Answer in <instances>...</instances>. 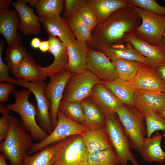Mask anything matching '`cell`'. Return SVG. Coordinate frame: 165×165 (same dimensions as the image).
Returning <instances> with one entry per match:
<instances>
[{"mask_svg":"<svg viewBox=\"0 0 165 165\" xmlns=\"http://www.w3.org/2000/svg\"><path fill=\"white\" fill-rule=\"evenodd\" d=\"M39 20L47 35L58 37L67 46L76 41L67 20L60 15L47 18L39 17Z\"/></svg>","mask_w":165,"mask_h":165,"instance_id":"e0dca14e","label":"cell"},{"mask_svg":"<svg viewBox=\"0 0 165 165\" xmlns=\"http://www.w3.org/2000/svg\"><path fill=\"white\" fill-rule=\"evenodd\" d=\"M125 41L131 44L139 53L148 59L152 66L155 68L165 59V43L152 45L132 33L126 35Z\"/></svg>","mask_w":165,"mask_h":165,"instance_id":"9a60e30c","label":"cell"},{"mask_svg":"<svg viewBox=\"0 0 165 165\" xmlns=\"http://www.w3.org/2000/svg\"><path fill=\"white\" fill-rule=\"evenodd\" d=\"M155 69L160 79L165 83V59Z\"/></svg>","mask_w":165,"mask_h":165,"instance_id":"7bdbcfd3","label":"cell"},{"mask_svg":"<svg viewBox=\"0 0 165 165\" xmlns=\"http://www.w3.org/2000/svg\"><path fill=\"white\" fill-rule=\"evenodd\" d=\"M58 110L73 121L84 124L85 119L81 102H68L61 100Z\"/></svg>","mask_w":165,"mask_h":165,"instance_id":"836d02e7","label":"cell"},{"mask_svg":"<svg viewBox=\"0 0 165 165\" xmlns=\"http://www.w3.org/2000/svg\"><path fill=\"white\" fill-rule=\"evenodd\" d=\"M31 93L27 89L20 91L14 90L12 93L15 101L13 103L7 105L6 107L20 115L22 125L29 133L32 140L39 142L44 139L49 134L40 127L37 122L36 108L28 100Z\"/></svg>","mask_w":165,"mask_h":165,"instance_id":"277c9868","label":"cell"},{"mask_svg":"<svg viewBox=\"0 0 165 165\" xmlns=\"http://www.w3.org/2000/svg\"><path fill=\"white\" fill-rule=\"evenodd\" d=\"M50 48V45L48 40L41 41L39 47V50L42 52L48 51Z\"/></svg>","mask_w":165,"mask_h":165,"instance_id":"ee69618b","label":"cell"},{"mask_svg":"<svg viewBox=\"0 0 165 165\" xmlns=\"http://www.w3.org/2000/svg\"><path fill=\"white\" fill-rule=\"evenodd\" d=\"M12 4L17 12L20 18L18 29L25 35H38L41 31L39 17L34 13L33 9L20 0Z\"/></svg>","mask_w":165,"mask_h":165,"instance_id":"d6986e66","label":"cell"},{"mask_svg":"<svg viewBox=\"0 0 165 165\" xmlns=\"http://www.w3.org/2000/svg\"><path fill=\"white\" fill-rule=\"evenodd\" d=\"M131 7L138 15L141 23L135 35L140 39L153 45L165 43L163 34L165 16L136 7Z\"/></svg>","mask_w":165,"mask_h":165,"instance_id":"52a82bcc","label":"cell"},{"mask_svg":"<svg viewBox=\"0 0 165 165\" xmlns=\"http://www.w3.org/2000/svg\"><path fill=\"white\" fill-rule=\"evenodd\" d=\"M85 121L84 125L90 130L106 129V120L102 110L88 97L81 101Z\"/></svg>","mask_w":165,"mask_h":165,"instance_id":"cb8c5ba5","label":"cell"},{"mask_svg":"<svg viewBox=\"0 0 165 165\" xmlns=\"http://www.w3.org/2000/svg\"><path fill=\"white\" fill-rule=\"evenodd\" d=\"M89 129L85 125L71 119L58 110L57 122L55 129L43 140L33 144L27 154L31 155L42 150L51 144L71 136L82 135Z\"/></svg>","mask_w":165,"mask_h":165,"instance_id":"ba28073f","label":"cell"},{"mask_svg":"<svg viewBox=\"0 0 165 165\" xmlns=\"http://www.w3.org/2000/svg\"><path fill=\"white\" fill-rule=\"evenodd\" d=\"M125 81L136 89L165 93V83L158 75L156 69L145 64L140 67L134 78Z\"/></svg>","mask_w":165,"mask_h":165,"instance_id":"5bb4252c","label":"cell"},{"mask_svg":"<svg viewBox=\"0 0 165 165\" xmlns=\"http://www.w3.org/2000/svg\"><path fill=\"white\" fill-rule=\"evenodd\" d=\"M89 48L86 58L88 70L102 81L112 80L117 78L113 62L101 51L89 46Z\"/></svg>","mask_w":165,"mask_h":165,"instance_id":"4fadbf2b","label":"cell"},{"mask_svg":"<svg viewBox=\"0 0 165 165\" xmlns=\"http://www.w3.org/2000/svg\"><path fill=\"white\" fill-rule=\"evenodd\" d=\"M22 38L17 33L13 42L8 45L6 51L7 65L11 70L17 67L28 53L23 45Z\"/></svg>","mask_w":165,"mask_h":165,"instance_id":"f1b7e54d","label":"cell"},{"mask_svg":"<svg viewBox=\"0 0 165 165\" xmlns=\"http://www.w3.org/2000/svg\"><path fill=\"white\" fill-rule=\"evenodd\" d=\"M67 48L68 70L73 74H80L88 70L86 58L89 48L87 43L76 39Z\"/></svg>","mask_w":165,"mask_h":165,"instance_id":"ffe728a7","label":"cell"},{"mask_svg":"<svg viewBox=\"0 0 165 165\" xmlns=\"http://www.w3.org/2000/svg\"><path fill=\"white\" fill-rule=\"evenodd\" d=\"M73 74L69 70L50 79L44 88L45 96L50 102V114L53 130L57 122V113L66 84Z\"/></svg>","mask_w":165,"mask_h":165,"instance_id":"8fae6325","label":"cell"},{"mask_svg":"<svg viewBox=\"0 0 165 165\" xmlns=\"http://www.w3.org/2000/svg\"><path fill=\"white\" fill-rule=\"evenodd\" d=\"M85 0H65L64 15L67 18L70 14L78 10L80 6L86 2Z\"/></svg>","mask_w":165,"mask_h":165,"instance_id":"60d3db41","label":"cell"},{"mask_svg":"<svg viewBox=\"0 0 165 165\" xmlns=\"http://www.w3.org/2000/svg\"><path fill=\"white\" fill-rule=\"evenodd\" d=\"M82 135L84 145L88 153L105 150L112 147L106 129H89Z\"/></svg>","mask_w":165,"mask_h":165,"instance_id":"603a6c76","label":"cell"},{"mask_svg":"<svg viewBox=\"0 0 165 165\" xmlns=\"http://www.w3.org/2000/svg\"><path fill=\"white\" fill-rule=\"evenodd\" d=\"M0 112L3 114L0 119V141H1L6 139L8 134L9 126L10 110L0 104Z\"/></svg>","mask_w":165,"mask_h":165,"instance_id":"ab89813d","label":"cell"},{"mask_svg":"<svg viewBox=\"0 0 165 165\" xmlns=\"http://www.w3.org/2000/svg\"><path fill=\"white\" fill-rule=\"evenodd\" d=\"M141 23L138 14L131 7L121 8L113 13L91 31L90 47L97 50L112 45L126 42L129 33H134Z\"/></svg>","mask_w":165,"mask_h":165,"instance_id":"6da1fadb","label":"cell"},{"mask_svg":"<svg viewBox=\"0 0 165 165\" xmlns=\"http://www.w3.org/2000/svg\"><path fill=\"white\" fill-rule=\"evenodd\" d=\"M0 165H12L11 164H8L6 162L5 158L2 153L0 155Z\"/></svg>","mask_w":165,"mask_h":165,"instance_id":"c3c4849f","label":"cell"},{"mask_svg":"<svg viewBox=\"0 0 165 165\" xmlns=\"http://www.w3.org/2000/svg\"><path fill=\"white\" fill-rule=\"evenodd\" d=\"M50 48L48 52L54 56L53 62L49 66H39L41 72L50 79L68 70V56L67 46L57 37L47 35Z\"/></svg>","mask_w":165,"mask_h":165,"instance_id":"7c38bea8","label":"cell"},{"mask_svg":"<svg viewBox=\"0 0 165 165\" xmlns=\"http://www.w3.org/2000/svg\"><path fill=\"white\" fill-rule=\"evenodd\" d=\"M4 43V41H2L0 43V81L19 86L17 80L11 77L9 75V72L10 69L3 61L2 54Z\"/></svg>","mask_w":165,"mask_h":165,"instance_id":"f35d334b","label":"cell"},{"mask_svg":"<svg viewBox=\"0 0 165 165\" xmlns=\"http://www.w3.org/2000/svg\"><path fill=\"white\" fill-rule=\"evenodd\" d=\"M156 113L159 115L165 120V106Z\"/></svg>","mask_w":165,"mask_h":165,"instance_id":"7dc6e473","label":"cell"},{"mask_svg":"<svg viewBox=\"0 0 165 165\" xmlns=\"http://www.w3.org/2000/svg\"><path fill=\"white\" fill-rule=\"evenodd\" d=\"M101 81L88 70L80 74H73L66 84L62 100L81 102L88 97L94 86Z\"/></svg>","mask_w":165,"mask_h":165,"instance_id":"9c48e42d","label":"cell"},{"mask_svg":"<svg viewBox=\"0 0 165 165\" xmlns=\"http://www.w3.org/2000/svg\"><path fill=\"white\" fill-rule=\"evenodd\" d=\"M20 21L19 15L16 9H0V32L8 45L16 38Z\"/></svg>","mask_w":165,"mask_h":165,"instance_id":"d4e9b609","label":"cell"},{"mask_svg":"<svg viewBox=\"0 0 165 165\" xmlns=\"http://www.w3.org/2000/svg\"><path fill=\"white\" fill-rule=\"evenodd\" d=\"M39 66L28 53L17 67L11 71L13 75L17 79H24L33 82H44L46 77L40 72Z\"/></svg>","mask_w":165,"mask_h":165,"instance_id":"484cf974","label":"cell"},{"mask_svg":"<svg viewBox=\"0 0 165 165\" xmlns=\"http://www.w3.org/2000/svg\"><path fill=\"white\" fill-rule=\"evenodd\" d=\"M112 62L114 64L118 78L125 81L134 78L140 67L144 64L138 61L123 59Z\"/></svg>","mask_w":165,"mask_h":165,"instance_id":"4dcf8cb0","label":"cell"},{"mask_svg":"<svg viewBox=\"0 0 165 165\" xmlns=\"http://www.w3.org/2000/svg\"><path fill=\"white\" fill-rule=\"evenodd\" d=\"M146 128V138H150L156 131H163V137L165 139V120L157 113L152 112L144 116Z\"/></svg>","mask_w":165,"mask_h":165,"instance_id":"e575fe53","label":"cell"},{"mask_svg":"<svg viewBox=\"0 0 165 165\" xmlns=\"http://www.w3.org/2000/svg\"><path fill=\"white\" fill-rule=\"evenodd\" d=\"M52 156L48 146L31 155L27 154L22 165H50Z\"/></svg>","mask_w":165,"mask_h":165,"instance_id":"d590c367","label":"cell"},{"mask_svg":"<svg viewBox=\"0 0 165 165\" xmlns=\"http://www.w3.org/2000/svg\"><path fill=\"white\" fill-rule=\"evenodd\" d=\"M98 51L102 52L112 61L119 59L134 61L152 67L148 59L139 53L127 42L113 45Z\"/></svg>","mask_w":165,"mask_h":165,"instance_id":"44dd1931","label":"cell"},{"mask_svg":"<svg viewBox=\"0 0 165 165\" xmlns=\"http://www.w3.org/2000/svg\"><path fill=\"white\" fill-rule=\"evenodd\" d=\"M116 113L123 128L130 149L140 154L146 137L144 116L134 106L125 105Z\"/></svg>","mask_w":165,"mask_h":165,"instance_id":"5b68a950","label":"cell"},{"mask_svg":"<svg viewBox=\"0 0 165 165\" xmlns=\"http://www.w3.org/2000/svg\"><path fill=\"white\" fill-rule=\"evenodd\" d=\"M13 85L6 82H0V101L2 102H7L9 94L13 92Z\"/></svg>","mask_w":165,"mask_h":165,"instance_id":"b9f144b4","label":"cell"},{"mask_svg":"<svg viewBox=\"0 0 165 165\" xmlns=\"http://www.w3.org/2000/svg\"><path fill=\"white\" fill-rule=\"evenodd\" d=\"M123 105L134 106V89L119 78L112 80L101 81Z\"/></svg>","mask_w":165,"mask_h":165,"instance_id":"83f0119b","label":"cell"},{"mask_svg":"<svg viewBox=\"0 0 165 165\" xmlns=\"http://www.w3.org/2000/svg\"><path fill=\"white\" fill-rule=\"evenodd\" d=\"M134 89V106L144 116L156 113L165 106V93Z\"/></svg>","mask_w":165,"mask_h":165,"instance_id":"2e32d148","label":"cell"},{"mask_svg":"<svg viewBox=\"0 0 165 165\" xmlns=\"http://www.w3.org/2000/svg\"><path fill=\"white\" fill-rule=\"evenodd\" d=\"M9 123L7 137L0 141V151L12 165H22L32 140L17 118L9 115Z\"/></svg>","mask_w":165,"mask_h":165,"instance_id":"7a4b0ae2","label":"cell"},{"mask_svg":"<svg viewBox=\"0 0 165 165\" xmlns=\"http://www.w3.org/2000/svg\"><path fill=\"white\" fill-rule=\"evenodd\" d=\"M20 1L24 4L29 2L31 6L32 7H35L37 6L38 0H20Z\"/></svg>","mask_w":165,"mask_h":165,"instance_id":"bcb514c9","label":"cell"},{"mask_svg":"<svg viewBox=\"0 0 165 165\" xmlns=\"http://www.w3.org/2000/svg\"><path fill=\"white\" fill-rule=\"evenodd\" d=\"M86 3L95 12L98 24L105 21L116 10L129 6L128 0H86Z\"/></svg>","mask_w":165,"mask_h":165,"instance_id":"4316f807","label":"cell"},{"mask_svg":"<svg viewBox=\"0 0 165 165\" xmlns=\"http://www.w3.org/2000/svg\"><path fill=\"white\" fill-rule=\"evenodd\" d=\"M89 165H120L118 156L113 147L104 150L88 153Z\"/></svg>","mask_w":165,"mask_h":165,"instance_id":"1f68e13d","label":"cell"},{"mask_svg":"<svg viewBox=\"0 0 165 165\" xmlns=\"http://www.w3.org/2000/svg\"><path fill=\"white\" fill-rule=\"evenodd\" d=\"M64 6L63 0H40L35 7L39 17H49L60 15Z\"/></svg>","mask_w":165,"mask_h":165,"instance_id":"d6a6232c","label":"cell"},{"mask_svg":"<svg viewBox=\"0 0 165 165\" xmlns=\"http://www.w3.org/2000/svg\"><path fill=\"white\" fill-rule=\"evenodd\" d=\"M67 20L76 39L87 43L90 39L91 31L82 21L79 10L68 15Z\"/></svg>","mask_w":165,"mask_h":165,"instance_id":"f546056e","label":"cell"},{"mask_svg":"<svg viewBox=\"0 0 165 165\" xmlns=\"http://www.w3.org/2000/svg\"><path fill=\"white\" fill-rule=\"evenodd\" d=\"M88 97L104 113H116L123 105L101 82L94 86Z\"/></svg>","mask_w":165,"mask_h":165,"instance_id":"ac0fdd59","label":"cell"},{"mask_svg":"<svg viewBox=\"0 0 165 165\" xmlns=\"http://www.w3.org/2000/svg\"><path fill=\"white\" fill-rule=\"evenodd\" d=\"M163 37H164V39L165 41V31H164V33L163 34Z\"/></svg>","mask_w":165,"mask_h":165,"instance_id":"681fc988","label":"cell"},{"mask_svg":"<svg viewBox=\"0 0 165 165\" xmlns=\"http://www.w3.org/2000/svg\"><path fill=\"white\" fill-rule=\"evenodd\" d=\"M41 41L40 39L38 38H34L31 41V45L34 49L39 48Z\"/></svg>","mask_w":165,"mask_h":165,"instance_id":"f6af8a7d","label":"cell"},{"mask_svg":"<svg viewBox=\"0 0 165 165\" xmlns=\"http://www.w3.org/2000/svg\"><path fill=\"white\" fill-rule=\"evenodd\" d=\"M163 136L156 132L150 138H145L139 154L144 162L148 163L157 162L163 164L165 161V152L161 147Z\"/></svg>","mask_w":165,"mask_h":165,"instance_id":"7402d4cb","label":"cell"},{"mask_svg":"<svg viewBox=\"0 0 165 165\" xmlns=\"http://www.w3.org/2000/svg\"><path fill=\"white\" fill-rule=\"evenodd\" d=\"M17 80L19 86L27 88L35 96L37 102V122L45 132L50 134L53 130L50 114V104L44 92L46 83L44 82H30L24 79Z\"/></svg>","mask_w":165,"mask_h":165,"instance_id":"30bf717a","label":"cell"},{"mask_svg":"<svg viewBox=\"0 0 165 165\" xmlns=\"http://www.w3.org/2000/svg\"><path fill=\"white\" fill-rule=\"evenodd\" d=\"M48 146L52 153L50 165H89L82 135L71 136Z\"/></svg>","mask_w":165,"mask_h":165,"instance_id":"3957f363","label":"cell"},{"mask_svg":"<svg viewBox=\"0 0 165 165\" xmlns=\"http://www.w3.org/2000/svg\"><path fill=\"white\" fill-rule=\"evenodd\" d=\"M86 3L80 6L79 11L82 21L92 31L98 24V19L95 12Z\"/></svg>","mask_w":165,"mask_h":165,"instance_id":"74e56055","label":"cell"},{"mask_svg":"<svg viewBox=\"0 0 165 165\" xmlns=\"http://www.w3.org/2000/svg\"><path fill=\"white\" fill-rule=\"evenodd\" d=\"M128 6L136 7L158 15L165 16V6L155 0H128Z\"/></svg>","mask_w":165,"mask_h":165,"instance_id":"8d00e7d4","label":"cell"},{"mask_svg":"<svg viewBox=\"0 0 165 165\" xmlns=\"http://www.w3.org/2000/svg\"><path fill=\"white\" fill-rule=\"evenodd\" d=\"M106 120V129L112 146L119 158L120 165H140L131 152L129 143L123 128L116 113H104Z\"/></svg>","mask_w":165,"mask_h":165,"instance_id":"8992f818","label":"cell"}]
</instances>
